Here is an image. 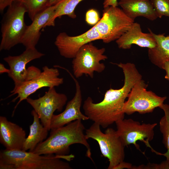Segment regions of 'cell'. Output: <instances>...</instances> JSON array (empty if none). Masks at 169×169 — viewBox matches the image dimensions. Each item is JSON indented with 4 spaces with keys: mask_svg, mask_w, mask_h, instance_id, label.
<instances>
[{
    "mask_svg": "<svg viewBox=\"0 0 169 169\" xmlns=\"http://www.w3.org/2000/svg\"><path fill=\"white\" fill-rule=\"evenodd\" d=\"M118 47L121 49H130L132 44L148 49L155 47L156 40L151 33L142 32L139 23H134L129 29L119 38L116 40Z\"/></svg>",
    "mask_w": 169,
    "mask_h": 169,
    "instance_id": "2e32d148",
    "label": "cell"
},
{
    "mask_svg": "<svg viewBox=\"0 0 169 169\" xmlns=\"http://www.w3.org/2000/svg\"><path fill=\"white\" fill-rule=\"evenodd\" d=\"M100 19L99 13L95 9H89L86 13L85 20L89 25L94 26L98 23Z\"/></svg>",
    "mask_w": 169,
    "mask_h": 169,
    "instance_id": "d4e9b609",
    "label": "cell"
},
{
    "mask_svg": "<svg viewBox=\"0 0 169 169\" xmlns=\"http://www.w3.org/2000/svg\"><path fill=\"white\" fill-rule=\"evenodd\" d=\"M162 69L166 72L165 78L169 81V61H166L164 63Z\"/></svg>",
    "mask_w": 169,
    "mask_h": 169,
    "instance_id": "f546056e",
    "label": "cell"
},
{
    "mask_svg": "<svg viewBox=\"0 0 169 169\" xmlns=\"http://www.w3.org/2000/svg\"><path fill=\"white\" fill-rule=\"evenodd\" d=\"M169 169V165L164 161L160 164L149 163L146 165H142L135 166L134 169Z\"/></svg>",
    "mask_w": 169,
    "mask_h": 169,
    "instance_id": "484cf974",
    "label": "cell"
},
{
    "mask_svg": "<svg viewBox=\"0 0 169 169\" xmlns=\"http://www.w3.org/2000/svg\"><path fill=\"white\" fill-rule=\"evenodd\" d=\"M100 126L94 122L86 130L85 137L87 139L92 138L97 142L102 155L108 159L109 163L107 169H113L124 161L125 146L116 131L109 128L104 133L101 131Z\"/></svg>",
    "mask_w": 169,
    "mask_h": 169,
    "instance_id": "5b68a950",
    "label": "cell"
},
{
    "mask_svg": "<svg viewBox=\"0 0 169 169\" xmlns=\"http://www.w3.org/2000/svg\"><path fill=\"white\" fill-rule=\"evenodd\" d=\"M158 18L169 17V0H150Z\"/></svg>",
    "mask_w": 169,
    "mask_h": 169,
    "instance_id": "cb8c5ba5",
    "label": "cell"
},
{
    "mask_svg": "<svg viewBox=\"0 0 169 169\" xmlns=\"http://www.w3.org/2000/svg\"><path fill=\"white\" fill-rule=\"evenodd\" d=\"M118 0H104L103 3V7L109 6L118 7Z\"/></svg>",
    "mask_w": 169,
    "mask_h": 169,
    "instance_id": "f1b7e54d",
    "label": "cell"
},
{
    "mask_svg": "<svg viewBox=\"0 0 169 169\" xmlns=\"http://www.w3.org/2000/svg\"><path fill=\"white\" fill-rule=\"evenodd\" d=\"M43 70L36 78L22 84L15 88H13L11 91L12 94L9 97L17 94V96L13 99L12 102H14L18 99H19L18 101L14 108L13 115L20 103L23 100H26L30 95L38 90L45 87H55L63 84L64 79L59 77V72L57 68H49L45 66L43 67Z\"/></svg>",
    "mask_w": 169,
    "mask_h": 169,
    "instance_id": "30bf717a",
    "label": "cell"
},
{
    "mask_svg": "<svg viewBox=\"0 0 169 169\" xmlns=\"http://www.w3.org/2000/svg\"><path fill=\"white\" fill-rule=\"evenodd\" d=\"M75 84V93L73 98L67 104L65 110L58 115L54 114L50 124V130L62 127L74 120H86L89 118L80 111L82 103V95L79 83L77 80L66 69Z\"/></svg>",
    "mask_w": 169,
    "mask_h": 169,
    "instance_id": "5bb4252c",
    "label": "cell"
},
{
    "mask_svg": "<svg viewBox=\"0 0 169 169\" xmlns=\"http://www.w3.org/2000/svg\"><path fill=\"white\" fill-rule=\"evenodd\" d=\"M134 166H133L131 163L123 161L115 166L113 169H133Z\"/></svg>",
    "mask_w": 169,
    "mask_h": 169,
    "instance_id": "4316f807",
    "label": "cell"
},
{
    "mask_svg": "<svg viewBox=\"0 0 169 169\" xmlns=\"http://www.w3.org/2000/svg\"><path fill=\"white\" fill-rule=\"evenodd\" d=\"M147 85L141 79L133 86L125 103L124 111L131 115L136 112L144 114L151 113L163 104L166 96H159L151 91H147Z\"/></svg>",
    "mask_w": 169,
    "mask_h": 169,
    "instance_id": "ba28073f",
    "label": "cell"
},
{
    "mask_svg": "<svg viewBox=\"0 0 169 169\" xmlns=\"http://www.w3.org/2000/svg\"><path fill=\"white\" fill-rule=\"evenodd\" d=\"M26 138V132L22 127L0 116V142L6 149L23 150Z\"/></svg>",
    "mask_w": 169,
    "mask_h": 169,
    "instance_id": "9a60e30c",
    "label": "cell"
},
{
    "mask_svg": "<svg viewBox=\"0 0 169 169\" xmlns=\"http://www.w3.org/2000/svg\"><path fill=\"white\" fill-rule=\"evenodd\" d=\"M149 32L152 33L156 43V47L148 50L149 59L153 64L162 69L164 63L169 61V35L164 34H156L150 28Z\"/></svg>",
    "mask_w": 169,
    "mask_h": 169,
    "instance_id": "d6986e66",
    "label": "cell"
},
{
    "mask_svg": "<svg viewBox=\"0 0 169 169\" xmlns=\"http://www.w3.org/2000/svg\"><path fill=\"white\" fill-rule=\"evenodd\" d=\"M164 113V115L161 118L159 123L160 130L163 136L162 143L167 149L164 153L155 151L157 154L162 155L166 158V161L169 164V105L163 104L160 107Z\"/></svg>",
    "mask_w": 169,
    "mask_h": 169,
    "instance_id": "7402d4cb",
    "label": "cell"
},
{
    "mask_svg": "<svg viewBox=\"0 0 169 169\" xmlns=\"http://www.w3.org/2000/svg\"><path fill=\"white\" fill-rule=\"evenodd\" d=\"M134 22L122 9L109 6L104 8L102 18L95 26L103 42L109 43L119 38Z\"/></svg>",
    "mask_w": 169,
    "mask_h": 169,
    "instance_id": "8992f818",
    "label": "cell"
},
{
    "mask_svg": "<svg viewBox=\"0 0 169 169\" xmlns=\"http://www.w3.org/2000/svg\"><path fill=\"white\" fill-rule=\"evenodd\" d=\"M67 100L65 94L57 92L55 87H53L49 88L45 95L38 99L28 97L26 100L38 114L43 126L49 131L54 112H61Z\"/></svg>",
    "mask_w": 169,
    "mask_h": 169,
    "instance_id": "8fae6325",
    "label": "cell"
},
{
    "mask_svg": "<svg viewBox=\"0 0 169 169\" xmlns=\"http://www.w3.org/2000/svg\"><path fill=\"white\" fill-rule=\"evenodd\" d=\"M33 122L29 126V133L25 141L23 150L32 152L37 145L44 141L47 136L49 131L40 123L39 116L33 110L31 112Z\"/></svg>",
    "mask_w": 169,
    "mask_h": 169,
    "instance_id": "ffe728a7",
    "label": "cell"
},
{
    "mask_svg": "<svg viewBox=\"0 0 169 169\" xmlns=\"http://www.w3.org/2000/svg\"><path fill=\"white\" fill-rule=\"evenodd\" d=\"M27 9L22 3L14 1L8 7L2 21L0 50H9L21 44L27 28L24 21Z\"/></svg>",
    "mask_w": 169,
    "mask_h": 169,
    "instance_id": "277c9868",
    "label": "cell"
},
{
    "mask_svg": "<svg viewBox=\"0 0 169 169\" xmlns=\"http://www.w3.org/2000/svg\"><path fill=\"white\" fill-rule=\"evenodd\" d=\"M44 54L36 48L26 49L21 54L16 56L9 55L3 60L9 67L8 76L14 82L15 88L22 84L36 78L41 73L38 68L32 66L27 69L26 65L30 61L40 58Z\"/></svg>",
    "mask_w": 169,
    "mask_h": 169,
    "instance_id": "9c48e42d",
    "label": "cell"
},
{
    "mask_svg": "<svg viewBox=\"0 0 169 169\" xmlns=\"http://www.w3.org/2000/svg\"><path fill=\"white\" fill-rule=\"evenodd\" d=\"M81 120H76L63 127L51 130L49 136L38 144L31 152L39 155H67L69 152L70 146L80 144L86 147V155L93 161L90 145L84 133L85 128Z\"/></svg>",
    "mask_w": 169,
    "mask_h": 169,
    "instance_id": "3957f363",
    "label": "cell"
},
{
    "mask_svg": "<svg viewBox=\"0 0 169 169\" xmlns=\"http://www.w3.org/2000/svg\"><path fill=\"white\" fill-rule=\"evenodd\" d=\"M13 0H0V11L3 13L7 7L11 5L13 2Z\"/></svg>",
    "mask_w": 169,
    "mask_h": 169,
    "instance_id": "83f0119b",
    "label": "cell"
},
{
    "mask_svg": "<svg viewBox=\"0 0 169 169\" xmlns=\"http://www.w3.org/2000/svg\"><path fill=\"white\" fill-rule=\"evenodd\" d=\"M118 4L127 16L133 20L138 17L151 21L158 18L150 0H120Z\"/></svg>",
    "mask_w": 169,
    "mask_h": 169,
    "instance_id": "ac0fdd59",
    "label": "cell"
},
{
    "mask_svg": "<svg viewBox=\"0 0 169 169\" xmlns=\"http://www.w3.org/2000/svg\"><path fill=\"white\" fill-rule=\"evenodd\" d=\"M55 10L54 5L47 8L36 15L28 26L21 42L26 49L35 48L41 35V30L52 18Z\"/></svg>",
    "mask_w": 169,
    "mask_h": 169,
    "instance_id": "e0dca14e",
    "label": "cell"
},
{
    "mask_svg": "<svg viewBox=\"0 0 169 169\" xmlns=\"http://www.w3.org/2000/svg\"><path fill=\"white\" fill-rule=\"evenodd\" d=\"M83 0H59L54 5L55 8L54 13L45 25V27L46 26H54L55 19L57 18H60L63 15H67L72 18H75L76 17L74 11L75 8Z\"/></svg>",
    "mask_w": 169,
    "mask_h": 169,
    "instance_id": "44dd1931",
    "label": "cell"
},
{
    "mask_svg": "<svg viewBox=\"0 0 169 169\" xmlns=\"http://www.w3.org/2000/svg\"><path fill=\"white\" fill-rule=\"evenodd\" d=\"M20 3L26 8L28 17L33 21L38 13L48 7L49 0H13Z\"/></svg>",
    "mask_w": 169,
    "mask_h": 169,
    "instance_id": "603a6c76",
    "label": "cell"
},
{
    "mask_svg": "<svg viewBox=\"0 0 169 169\" xmlns=\"http://www.w3.org/2000/svg\"><path fill=\"white\" fill-rule=\"evenodd\" d=\"M59 0H49L47 7H49L55 5Z\"/></svg>",
    "mask_w": 169,
    "mask_h": 169,
    "instance_id": "1f68e13d",
    "label": "cell"
},
{
    "mask_svg": "<svg viewBox=\"0 0 169 169\" xmlns=\"http://www.w3.org/2000/svg\"><path fill=\"white\" fill-rule=\"evenodd\" d=\"M74 157L72 154L39 155L5 149L0 151V169H71L69 164L62 159L70 161Z\"/></svg>",
    "mask_w": 169,
    "mask_h": 169,
    "instance_id": "7a4b0ae2",
    "label": "cell"
},
{
    "mask_svg": "<svg viewBox=\"0 0 169 169\" xmlns=\"http://www.w3.org/2000/svg\"><path fill=\"white\" fill-rule=\"evenodd\" d=\"M121 68L124 76V84L120 89L107 90L103 100L95 103L88 97L84 102L83 108L89 119L103 128L124 119L125 100L135 84L142 79V76L133 63L116 64Z\"/></svg>",
    "mask_w": 169,
    "mask_h": 169,
    "instance_id": "6da1fadb",
    "label": "cell"
},
{
    "mask_svg": "<svg viewBox=\"0 0 169 169\" xmlns=\"http://www.w3.org/2000/svg\"><path fill=\"white\" fill-rule=\"evenodd\" d=\"M105 51V48L98 49L91 42L82 46L72 61L75 77L78 78L85 74L92 78L94 72L100 73L104 71L105 66L100 62L107 59L104 54Z\"/></svg>",
    "mask_w": 169,
    "mask_h": 169,
    "instance_id": "52a82bcc",
    "label": "cell"
},
{
    "mask_svg": "<svg viewBox=\"0 0 169 169\" xmlns=\"http://www.w3.org/2000/svg\"><path fill=\"white\" fill-rule=\"evenodd\" d=\"M100 39H102L101 36L94 25L85 33L76 36H69L64 32L60 33L56 37L54 44L61 56L73 59L84 45Z\"/></svg>",
    "mask_w": 169,
    "mask_h": 169,
    "instance_id": "4fadbf2b",
    "label": "cell"
},
{
    "mask_svg": "<svg viewBox=\"0 0 169 169\" xmlns=\"http://www.w3.org/2000/svg\"><path fill=\"white\" fill-rule=\"evenodd\" d=\"M10 71L9 69L6 68L4 65L2 63L0 64V74L3 73L8 74Z\"/></svg>",
    "mask_w": 169,
    "mask_h": 169,
    "instance_id": "4dcf8cb0",
    "label": "cell"
},
{
    "mask_svg": "<svg viewBox=\"0 0 169 169\" xmlns=\"http://www.w3.org/2000/svg\"><path fill=\"white\" fill-rule=\"evenodd\" d=\"M117 132L124 145L127 146L131 144L139 149L136 143L140 141L149 146V141H152L154 136V129L157 125L153 124L141 123L131 119H123L115 122Z\"/></svg>",
    "mask_w": 169,
    "mask_h": 169,
    "instance_id": "7c38bea8",
    "label": "cell"
}]
</instances>
